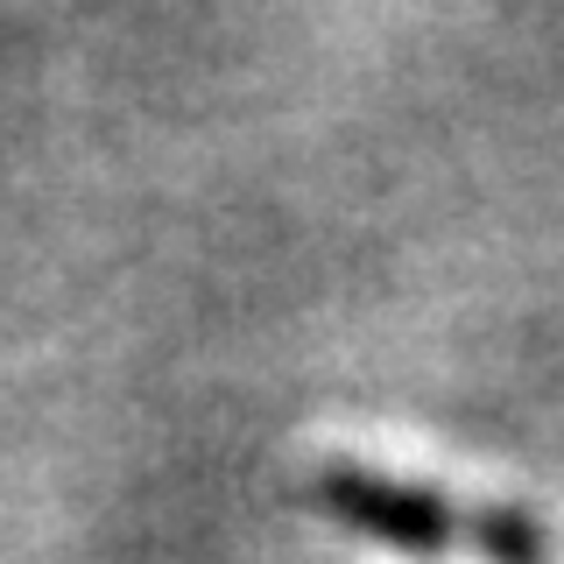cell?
Returning a JSON list of instances; mask_svg holds the SVG:
<instances>
[{"mask_svg": "<svg viewBox=\"0 0 564 564\" xmlns=\"http://www.w3.org/2000/svg\"><path fill=\"white\" fill-rule=\"evenodd\" d=\"M473 543H480L487 564H543V522L522 501H480Z\"/></svg>", "mask_w": 564, "mask_h": 564, "instance_id": "cell-2", "label": "cell"}, {"mask_svg": "<svg viewBox=\"0 0 564 564\" xmlns=\"http://www.w3.org/2000/svg\"><path fill=\"white\" fill-rule=\"evenodd\" d=\"M311 501L332 522H346L352 536L388 543L402 557H445L452 536H458V516H452L445 494L388 480V473H367V466H325L311 480Z\"/></svg>", "mask_w": 564, "mask_h": 564, "instance_id": "cell-1", "label": "cell"}]
</instances>
